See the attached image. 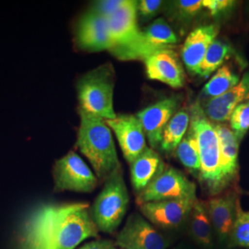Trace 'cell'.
Segmentation results:
<instances>
[{
  "instance_id": "obj_1",
  "label": "cell",
  "mask_w": 249,
  "mask_h": 249,
  "mask_svg": "<svg viewBox=\"0 0 249 249\" xmlns=\"http://www.w3.org/2000/svg\"><path fill=\"white\" fill-rule=\"evenodd\" d=\"M98 231L87 203L45 206L29 224V249H77Z\"/></svg>"
},
{
  "instance_id": "obj_2",
  "label": "cell",
  "mask_w": 249,
  "mask_h": 249,
  "mask_svg": "<svg viewBox=\"0 0 249 249\" xmlns=\"http://www.w3.org/2000/svg\"><path fill=\"white\" fill-rule=\"evenodd\" d=\"M80 126L76 147L89 160L94 174L106 181L121 168L112 130L107 121L79 108Z\"/></svg>"
},
{
  "instance_id": "obj_3",
  "label": "cell",
  "mask_w": 249,
  "mask_h": 249,
  "mask_svg": "<svg viewBox=\"0 0 249 249\" xmlns=\"http://www.w3.org/2000/svg\"><path fill=\"white\" fill-rule=\"evenodd\" d=\"M115 83L116 73L110 63L101 65L82 75L76 84L79 108L105 120L116 118Z\"/></svg>"
},
{
  "instance_id": "obj_4",
  "label": "cell",
  "mask_w": 249,
  "mask_h": 249,
  "mask_svg": "<svg viewBox=\"0 0 249 249\" xmlns=\"http://www.w3.org/2000/svg\"><path fill=\"white\" fill-rule=\"evenodd\" d=\"M190 125L196 134L200 172L198 179L207 191L213 196L220 189V142L215 124L208 119L199 104H195L190 113Z\"/></svg>"
},
{
  "instance_id": "obj_5",
  "label": "cell",
  "mask_w": 249,
  "mask_h": 249,
  "mask_svg": "<svg viewBox=\"0 0 249 249\" xmlns=\"http://www.w3.org/2000/svg\"><path fill=\"white\" fill-rule=\"evenodd\" d=\"M129 204V195L121 168L105 181L103 189L90 208L99 231L111 233L121 224Z\"/></svg>"
},
{
  "instance_id": "obj_6",
  "label": "cell",
  "mask_w": 249,
  "mask_h": 249,
  "mask_svg": "<svg viewBox=\"0 0 249 249\" xmlns=\"http://www.w3.org/2000/svg\"><path fill=\"white\" fill-rule=\"evenodd\" d=\"M54 191L90 193L98 186L99 179L76 151H71L55 160L53 167Z\"/></svg>"
},
{
  "instance_id": "obj_7",
  "label": "cell",
  "mask_w": 249,
  "mask_h": 249,
  "mask_svg": "<svg viewBox=\"0 0 249 249\" xmlns=\"http://www.w3.org/2000/svg\"><path fill=\"white\" fill-rule=\"evenodd\" d=\"M196 197V185L179 170L163 166L137 196L138 205L171 199Z\"/></svg>"
},
{
  "instance_id": "obj_8",
  "label": "cell",
  "mask_w": 249,
  "mask_h": 249,
  "mask_svg": "<svg viewBox=\"0 0 249 249\" xmlns=\"http://www.w3.org/2000/svg\"><path fill=\"white\" fill-rule=\"evenodd\" d=\"M178 42L179 38L169 23L163 18H156L142 31L137 43L117 53L115 57L119 60H144L156 51L172 48Z\"/></svg>"
},
{
  "instance_id": "obj_9",
  "label": "cell",
  "mask_w": 249,
  "mask_h": 249,
  "mask_svg": "<svg viewBox=\"0 0 249 249\" xmlns=\"http://www.w3.org/2000/svg\"><path fill=\"white\" fill-rule=\"evenodd\" d=\"M75 47L88 53H95L112 48L108 19L89 9L78 18L74 28Z\"/></svg>"
},
{
  "instance_id": "obj_10",
  "label": "cell",
  "mask_w": 249,
  "mask_h": 249,
  "mask_svg": "<svg viewBox=\"0 0 249 249\" xmlns=\"http://www.w3.org/2000/svg\"><path fill=\"white\" fill-rule=\"evenodd\" d=\"M116 245L123 249H166L170 241L147 219L131 214L116 236Z\"/></svg>"
},
{
  "instance_id": "obj_11",
  "label": "cell",
  "mask_w": 249,
  "mask_h": 249,
  "mask_svg": "<svg viewBox=\"0 0 249 249\" xmlns=\"http://www.w3.org/2000/svg\"><path fill=\"white\" fill-rule=\"evenodd\" d=\"M108 19L114 56L139 41L142 30L138 23V1L124 0V3Z\"/></svg>"
},
{
  "instance_id": "obj_12",
  "label": "cell",
  "mask_w": 249,
  "mask_h": 249,
  "mask_svg": "<svg viewBox=\"0 0 249 249\" xmlns=\"http://www.w3.org/2000/svg\"><path fill=\"white\" fill-rule=\"evenodd\" d=\"M196 197L153 201L139 205L143 216L161 229H178L187 223Z\"/></svg>"
},
{
  "instance_id": "obj_13",
  "label": "cell",
  "mask_w": 249,
  "mask_h": 249,
  "mask_svg": "<svg viewBox=\"0 0 249 249\" xmlns=\"http://www.w3.org/2000/svg\"><path fill=\"white\" fill-rule=\"evenodd\" d=\"M106 121L115 134L124 159L130 164L148 147L147 138L140 119L137 116L123 114Z\"/></svg>"
},
{
  "instance_id": "obj_14",
  "label": "cell",
  "mask_w": 249,
  "mask_h": 249,
  "mask_svg": "<svg viewBox=\"0 0 249 249\" xmlns=\"http://www.w3.org/2000/svg\"><path fill=\"white\" fill-rule=\"evenodd\" d=\"M147 77L158 80L172 88L179 89L185 84V71L178 53L172 48L161 49L144 60Z\"/></svg>"
},
{
  "instance_id": "obj_15",
  "label": "cell",
  "mask_w": 249,
  "mask_h": 249,
  "mask_svg": "<svg viewBox=\"0 0 249 249\" xmlns=\"http://www.w3.org/2000/svg\"><path fill=\"white\" fill-rule=\"evenodd\" d=\"M179 100L177 97L162 99L146 107L136 116L142 124L150 147L160 148L163 130L170 119L178 111Z\"/></svg>"
},
{
  "instance_id": "obj_16",
  "label": "cell",
  "mask_w": 249,
  "mask_h": 249,
  "mask_svg": "<svg viewBox=\"0 0 249 249\" xmlns=\"http://www.w3.org/2000/svg\"><path fill=\"white\" fill-rule=\"evenodd\" d=\"M246 100H249V71L236 86L217 98L204 102L201 108L213 124H225L230 120L232 111Z\"/></svg>"
},
{
  "instance_id": "obj_17",
  "label": "cell",
  "mask_w": 249,
  "mask_h": 249,
  "mask_svg": "<svg viewBox=\"0 0 249 249\" xmlns=\"http://www.w3.org/2000/svg\"><path fill=\"white\" fill-rule=\"evenodd\" d=\"M220 142V189L221 193L237 178L239 142L230 126L215 124Z\"/></svg>"
},
{
  "instance_id": "obj_18",
  "label": "cell",
  "mask_w": 249,
  "mask_h": 249,
  "mask_svg": "<svg viewBox=\"0 0 249 249\" xmlns=\"http://www.w3.org/2000/svg\"><path fill=\"white\" fill-rule=\"evenodd\" d=\"M238 201V197L233 192L222 196L217 195L204 201L214 232L221 242L227 240L231 235Z\"/></svg>"
},
{
  "instance_id": "obj_19",
  "label": "cell",
  "mask_w": 249,
  "mask_h": 249,
  "mask_svg": "<svg viewBox=\"0 0 249 249\" xmlns=\"http://www.w3.org/2000/svg\"><path fill=\"white\" fill-rule=\"evenodd\" d=\"M218 33L219 27L211 24L197 27L188 35L182 47L181 56L190 73L198 74L205 53Z\"/></svg>"
},
{
  "instance_id": "obj_20",
  "label": "cell",
  "mask_w": 249,
  "mask_h": 249,
  "mask_svg": "<svg viewBox=\"0 0 249 249\" xmlns=\"http://www.w3.org/2000/svg\"><path fill=\"white\" fill-rule=\"evenodd\" d=\"M129 165L131 183L139 194L151 183L160 169L165 166V163L157 151L151 147H147Z\"/></svg>"
},
{
  "instance_id": "obj_21",
  "label": "cell",
  "mask_w": 249,
  "mask_h": 249,
  "mask_svg": "<svg viewBox=\"0 0 249 249\" xmlns=\"http://www.w3.org/2000/svg\"><path fill=\"white\" fill-rule=\"evenodd\" d=\"M189 231L192 238L199 246L207 249L213 244V227L204 201L196 199L188 218Z\"/></svg>"
},
{
  "instance_id": "obj_22",
  "label": "cell",
  "mask_w": 249,
  "mask_h": 249,
  "mask_svg": "<svg viewBox=\"0 0 249 249\" xmlns=\"http://www.w3.org/2000/svg\"><path fill=\"white\" fill-rule=\"evenodd\" d=\"M190 126V113L185 109L178 110L166 124L160 148L166 154L175 153Z\"/></svg>"
},
{
  "instance_id": "obj_23",
  "label": "cell",
  "mask_w": 249,
  "mask_h": 249,
  "mask_svg": "<svg viewBox=\"0 0 249 249\" xmlns=\"http://www.w3.org/2000/svg\"><path fill=\"white\" fill-rule=\"evenodd\" d=\"M240 81L237 74L232 71L229 65H223L205 84L200 96L204 102L217 98L236 86Z\"/></svg>"
},
{
  "instance_id": "obj_24",
  "label": "cell",
  "mask_w": 249,
  "mask_h": 249,
  "mask_svg": "<svg viewBox=\"0 0 249 249\" xmlns=\"http://www.w3.org/2000/svg\"><path fill=\"white\" fill-rule=\"evenodd\" d=\"M178 160L192 175L196 178L199 177L200 172V159L196 140V134L191 125L182 142L178 145L175 151Z\"/></svg>"
},
{
  "instance_id": "obj_25",
  "label": "cell",
  "mask_w": 249,
  "mask_h": 249,
  "mask_svg": "<svg viewBox=\"0 0 249 249\" xmlns=\"http://www.w3.org/2000/svg\"><path fill=\"white\" fill-rule=\"evenodd\" d=\"M231 52L232 49L227 43L215 39L205 53L197 75L203 79L210 78L213 73L223 66L224 61L231 55Z\"/></svg>"
},
{
  "instance_id": "obj_26",
  "label": "cell",
  "mask_w": 249,
  "mask_h": 249,
  "mask_svg": "<svg viewBox=\"0 0 249 249\" xmlns=\"http://www.w3.org/2000/svg\"><path fill=\"white\" fill-rule=\"evenodd\" d=\"M229 240L233 247L249 248V212L242 210L239 201Z\"/></svg>"
},
{
  "instance_id": "obj_27",
  "label": "cell",
  "mask_w": 249,
  "mask_h": 249,
  "mask_svg": "<svg viewBox=\"0 0 249 249\" xmlns=\"http://www.w3.org/2000/svg\"><path fill=\"white\" fill-rule=\"evenodd\" d=\"M229 121L232 132L240 143L249 130V101L242 103L232 111Z\"/></svg>"
},
{
  "instance_id": "obj_28",
  "label": "cell",
  "mask_w": 249,
  "mask_h": 249,
  "mask_svg": "<svg viewBox=\"0 0 249 249\" xmlns=\"http://www.w3.org/2000/svg\"><path fill=\"white\" fill-rule=\"evenodd\" d=\"M171 4L176 17L185 20L194 18L203 9L202 0H179Z\"/></svg>"
},
{
  "instance_id": "obj_29",
  "label": "cell",
  "mask_w": 249,
  "mask_h": 249,
  "mask_svg": "<svg viewBox=\"0 0 249 249\" xmlns=\"http://www.w3.org/2000/svg\"><path fill=\"white\" fill-rule=\"evenodd\" d=\"M164 6L165 2L161 0L138 1V16H141L144 19H150L156 16Z\"/></svg>"
},
{
  "instance_id": "obj_30",
  "label": "cell",
  "mask_w": 249,
  "mask_h": 249,
  "mask_svg": "<svg viewBox=\"0 0 249 249\" xmlns=\"http://www.w3.org/2000/svg\"><path fill=\"white\" fill-rule=\"evenodd\" d=\"M124 3V0H101L95 1L90 6L89 9L99 13L100 15L109 18L114 14Z\"/></svg>"
},
{
  "instance_id": "obj_31",
  "label": "cell",
  "mask_w": 249,
  "mask_h": 249,
  "mask_svg": "<svg viewBox=\"0 0 249 249\" xmlns=\"http://www.w3.org/2000/svg\"><path fill=\"white\" fill-rule=\"evenodd\" d=\"M203 8L208 9L210 14L216 18L231 10L234 6V1L229 0H203Z\"/></svg>"
},
{
  "instance_id": "obj_32",
  "label": "cell",
  "mask_w": 249,
  "mask_h": 249,
  "mask_svg": "<svg viewBox=\"0 0 249 249\" xmlns=\"http://www.w3.org/2000/svg\"><path fill=\"white\" fill-rule=\"evenodd\" d=\"M78 249H116V247L111 241L94 240L84 244Z\"/></svg>"
},
{
  "instance_id": "obj_33",
  "label": "cell",
  "mask_w": 249,
  "mask_h": 249,
  "mask_svg": "<svg viewBox=\"0 0 249 249\" xmlns=\"http://www.w3.org/2000/svg\"><path fill=\"white\" fill-rule=\"evenodd\" d=\"M187 249V248H176V249Z\"/></svg>"
}]
</instances>
